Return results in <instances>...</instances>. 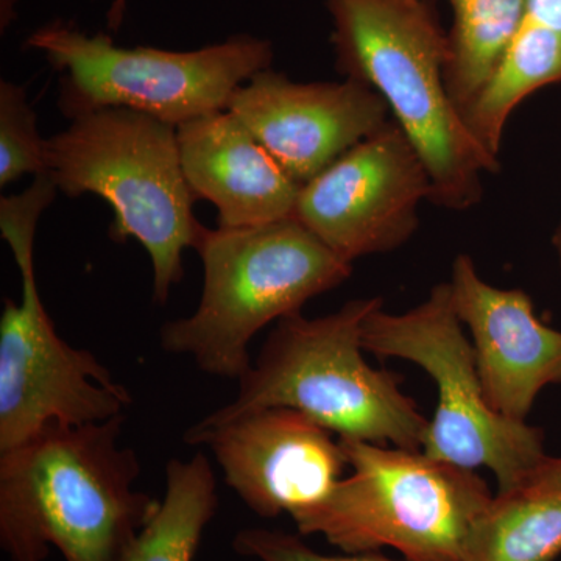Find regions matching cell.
<instances>
[{
    "mask_svg": "<svg viewBox=\"0 0 561 561\" xmlns=\"http://www.w3.org/2000/svg\"><path fill=\"white\" fill-rule=\"evenodd\" d=\"M125 415L50 424L0 453V542L13 561H121L161 500L136 490L138 454L121 445Z\"/></svg>",
    "mask_w": 561,
    "mask_h": 561,
    "instance_id": "6da1fadb",
    "label": "cell"
},
{
    "mask_svg": "<svg viewBox=\"0 0 561 561\" xmlns=\"http://www.w3.org/2000/svg\"><path fill=\"white\" fill-rule=\"evenodd\" d=\"M335 68L381 95L430 172L431 201L449 210L482 202L483 176L501 171L465 127L446 91L448 35L427 0H324Z\"/></svg>",
    "mask_w": 561,
    "mask_h": 561,
    "instance_id": "7a4b0ae2",
    "label": "cell"
},
{
    "mask_svg": "<svg viewBox=\"0 0 561 561\" xmlns=\"http://www.w3.org/2000/svg\"><path fill=\"white\" fill-rule=\"evenodd\" d=\"M382 305L379 297L356 298L319 319L298 312L276 321L234 401L206 416L287 408L339 437L421 451L431 421L402 393L397 373L376 370L364 357L362 327Z\"/></svg>",
    "mask_w": 561,
    "mask_h": 561,
    "instance_id": "3957f363",
    "label": "cell"
},
{
    "mask_svg": "<svg viewBox=\"0 0 561 561\" xmlns=\"http://www.w3.org/2000/svg\"><path fill=\"white\" fill-rule=\"evenodd\" d=\"M203 291L197 311L168 321L162 350L190 356L202 371L239 379L250 370L251 339L341 286L353 264L290 217L250 228H205L197 245Z\"/></svg>",
    "mask_w": 561,
    "mask_h": 561,
    "instance_id": "277c9868",
    "label": "cell"
},
{
    "mask_svg": "<svg viewBox=\"0 0 561 561\" xmlns=\"http://www.w3.org/2000/svg\"><path fill=\"white\" fill-rule=\"evenodd\" d=\"M47 172L58 191L108 203L116 242L136 239L153 268V301L165 305L184 276L183 254L203 227L181 165L176 127L128 108L81 114L46 139Z\"/></svg>",
    "mask_w": 561,
    "mask_h": 561,
    "instance_id": "5b68a950",
    "label": "cell"
},
{
    "mask_svg": "<svg viewBox=\"0 0 561 561\" xmlns=\"http://www.w3.org/2000/svg\"><path fill=\"white\" fill-rule=\"evenodd\" d=\"M351 472L330 496L295 516L346 553L397 549L405 561H461L494 496L481 476L423 451L339 437Z\"/></svg>",
    "mask_w": 561,
    "mask_h": 561,
    "instance_id": "8992f818",
    "label": "cell"
},
{
    "mask_svg": "<svg viewBox=\"0 0 561 561\" xmlns=\"http://www.w3.org/2000/svg\"><path fill=\"white\" fill-rule=\"evenodd\" d=\"M49 172L0 201V230L21 272L20 301L5 298L0 317V453L50 424L83 426L124 416L131 393L91 351L62 341L41 301L35 232L57 197Z\"/></svg>",
    "mask_w": 561,
    "mask_h": 561,
    "instance_id": "52a82bcc",
    "label": "cell"
},
{
    "mask_svg": "<svg viewBox=\"0 0 561 561\" xmlns=\"http://www.w3.org/2000/svg\"><path fill=\"white\" fill-rule=\"evenodd\" d=\"M25 46L60 73L58 106L70 121L95 110L128 108L176 128L228 110L232 94L273 60L272 44L251 35L190 51L130 49L61 20L36 28Z\"/></svg>",
    "mask_w": 561,
    "mask_h": 561,
    "instance_id": "ba28073f",
    "label": "cell"
},
{
    "mask_svg": "<svg viewBox=\"0 0 561 561\" xmlns=\"http://www.w3.org/2000/svg\"><path fill=\"white\" fill-rule=\"evenodd\" d=\"M463 327L448 280L432 287L411 311L390 313L382 305L368 313L362 345L379 359L419 365L437 386V411L421 451L467 470L489 468L496 476L497 494L518 493L549 457L545 435L491 409Z\"/></svg>",
    "mask_w": 561,
    "mask_h": 561,
    "instance_id": "9c48e42d",
    "label": "cell"
},
{
    "mask_svg": "<svg viewBox=\"0 0 561 561\" xmlns=\"http://www.w3.org/2000/svg\"><path fill=\"white\" fill-rule=\"evenodd\" d=\"M431 192L419 151L391 119L302 184L294 219L353 264L411 241Z\"/></svg>",
    "mask_w": 561,
    "mask_h": 561,
    "instance_id": "30bf717a",
    "label": "cell"
},
{
    "mask_svg": "<svg viewBox=\"0 0 561 561\" xmlns=\"http://www.w3.org/2000/svg\"><path fill=\"white\" fill-rule=\"evenodd\" d=\"M305 413L257 409L225 420L209 416L184 432V442L208 446L225 482L261 518L311 511L345 478L341 440Z\"/></svg>",
    "mask_w": 561,
    "mask_h": 561,
    "instance_id": "8fae6325",
    "label": "cell"
},
{
    "mask_svg": "<svg viewBox=\"0 0 561 561\" xmlns=\"http://www.w3.org/2000/svg\"><path fill=\"white\" fill-rule=\"evenodd\" d=\"M228 111L301 186L391 121L381 95L365 84L298 83L271 68L245 81Z\"/></svg>",
    "mask_w": 561,
    "mask_h": 561,
    "instance_id": "7c38bea8",
    "label": "cell"
},
{
    "mask_svg": "<svg viewBox=\"0 0 561 561\" xmlns=\"http://www.w3.org/2000/svg\"><path fill=\"white\" fill-rule=\"evenodd\" d=\"M449 286L486 401L504 419L526 421L538 393L561 383V331L538 319L526 291L486 283L468 254L454 261Z\"/></svg>",
    "mask_w": 561,
    "mask_h": 561,
    "instance_id": "4fadbf2b",
    "label": "cell"
},
{
    "mask_svg": "<svg viewBox=\"0 0 561 561\" xmlns=\"http://www.w3.org/2000/svg\"><path fill=\"white\" fill-rule=\"evenodd\" d=\"M181 165L195 198L219 213L220 228H250L294 217L301 184L230 111L180 125Z\"/></svg>",
    "mask_w": 561,
    "mask_h": 561,
    "instance_id": "5bb4252c",
    "label": "cell"
},
{
    "mask_svg": "<svg viewBox=\"0 0 561 561\" xmlns=\"http://www.w3.org/2000/svg\"><path fill=\"white\" fill-rule=\"evenodd\" d=\"M556 83H561V35L527 18L490 79L461 111V121L476 142L497 158L516 106Z\"/></svg>",
    "mask_w": 561,
    "mask_h": 561,
    "instance_id": "9a60e30c",
    "label": "cell"
},
{
    "mask_svg": "<svg viewBox=\"0 0 561 561\" xmlns=\"http://www.w3.org/2000/svg\"><path fill=\"white\" fill-rule=\"evenodd\" d=\"M217 507L216 476L205 454L169 460L160 508L121 561H194Z\"/></svg>",
    "mask_w": 561,
    "mask_h": 561,
    "instance_id": "2e32d148",
    "label": "cell"
},
{
    "mask_svg": "<svg viewBox=\"0 0 561 561\" xmlns=\"http://www.w3.org/2000/svg\"><path fill=\"white\" fill-rule=\"evenodd\" d=\"M453 25L443 79L459 114L500 65L527 20L529 0H449Z\"/></svg>",
    "mask_w": 561,
    "mask_h": 561,
    "instance_id": "e0dca14e",
    "label": "cell"
},
{
    "mask_svg": "<svg viewBox=\"0 0 561 561\" xmlns=\"http://www.w3.org/2000/svg\"><path fill=\"white\" fill-rule=\"evenodd\" d=\"M560 553L561 493L496 494L461 561H556Z\"/></svg>",
    "mask_w": 561,
    "mask_h": 561,
    "instance_id": "ac0fdd59",
    "label": "cell"
},
{
    "mask_svg": "<svg viewBox=\"0 0 561 561\" xmlns=\"http://www.w3.org/2000/svg\"><path fill=\"white\" fill-rule=\"evenodd\" d=\"M47 172L46 139L24 88L0 81V186Z\"/></svg>",
    "mask_w": 561,
    "mask_h": 561,
    "instance_id": "d6986e66",
    "label": "cell"
},
{
    "mask_svg": "<svg viewBox=\"0 0 561 561\" xmlns=\"http://www.w3.org/2000/svg\"><path fill=\"white\" fill-rule=\"evenodd\" d=\"M232 549L239 556L260 561H397L379 551L323 556L309 548L297 535L261 527L239 530L232 538Z\"/></svg>",
    "mask_w": 561,
    "mask_h": 561,
    "instance_id": "ffe728a7",
    "label": "cell"
},
{
    "mask_svg": "<svg viewBox=\"0 0 561 561\" xmlns=\"http://www.w3.org/2000/svg\"><path fill=\"white\" fill-rule=\"evenodd\" d=\"M518 493L553 494L561 493V459L548 457L545 463L529 479ZM515 494V493H513Z\"/></svg>",
    "mask_w": 561,
    "mask_h": 561,
    "instance_id": "44dd1931",
    "label": "cell"
},
{
    "mask_svg": "<svg viewBox=\"0 0 561 561\" xmlns=\"http://www.w3.org/2000/svg\"><path fill=\"white\" fill-rule=\"evenodd\" d=\"M527 18L561 35V0H529Z\"/></svg>",
    "mask_w": 561,
    "mask_h": 561,
    "instance_id": "7402d4cb",
    "label": "cell"
},
{
    "mask_svg": "<svg viewBox=\"0 0 561 561\" xmlns=\"http://www.w3.org/2000/svg\"><path fill=\"white\" fill-rule=\"evenodd\" d=\"M553 249L557 251V256H559V261L561 264V221L559 228H557L556 234H553Z\"/></svg>",
    "mask_w": 561,
    "mask_h": 561,
    "instance_id": "603a6c76",
    "label": "cell"
}]
</instances>
